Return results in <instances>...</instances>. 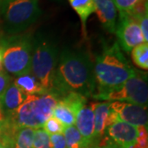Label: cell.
Here are the masks:
<instances>
[{"label": "cell", "instance_id": "1", "mask_svg": "<svg viewBox=\"0 0 148 148\" xmlns=\"http://www.w3.org/2000/svg\"><path fill=\"white\" fill-rule=\"evenodd\" d=\"M93 63L87 53L64 49L58 56L53 80V90L60 99L75 93L86 98L95 93Z\"/></svg>", "mask_w": 148, "mask_h": 148}, {"label": "cell", "instance_id": "2", "mask_svg": "<svg viewBox=\"0 0 148 148\" xmlns=\"http://www.w3.org/2000/svg\"><path fill=\"white\" fill-rule=\"evenodd\" d=\"M93 70L95 89H97L94 95L116 90L136 72L127 62L116 42L111 46L104 48L102 53L95 58Z\"/></svg>", "mask_w": 148, "mask_h": 148}, {"label": "cell", "instance_id": "3", "mask_svg": "<svg viewBox=\"0 0 148 148\" xmlns=\"http://www.w3.org/2000/svg\"><path fill=\"white\" fill-rule=\"evenodd\" d=\"M58 100V95L52 91L42 95H27L15 114L8 117L18 128H42L45 122L53 115V111Z\"/></svg>", "mask_w": 148, "mask_h": 148}, {"label": "cell", "instance_id": "4", "mask_svg": "<svg viewBox=\"0 0 148 148\" xmlns=\"http://www.w3.org/2000/svg\"><path fill=\"white\" fill-rule=\"evenodd\" d=\"M58 59L54 43L43 35H37L32 40L31 73L46 92L53 90V80Z\"/></svg>", "mask_w": 148, "mask_h": 148}, {"label": "cell", "instance_id": "5", "mask_svg": "<svg viewBox=\"0 0 148 148\" xmlns=\"http://www.w3.org/2000/svg\"><path fill=\"white\" fill-rule=\"evenodd\" d=\"M32 40L29 34H17L2 40L3 68L7 73L18 77L31 73Z\"/></svg>", "mask_w": 148, "mask_h": 148}, {"label": "cell", "instance_id": "6", "mask_svg": "<svg viewBox=\"0 0 148 148\" xmlns=\"http://www.w3.org/2000/svg\"><path fill=\"white\" fill-rule=\"evenodd\" d=\"M0 8L3 29L10 36L25 32L41 13L38 0H6Z\"/></svg>", "mask_w": 148, "mask_h": 148}, {"label": "cell", "instance_id": "7", "mask_svg": "<svg viewBox=\"0 0 148 148\" xmlns=\"http://www.w3.org/2000/svg\"><path fill=\"white\" fill-rule=\"evenodd\" d=\"M95 100L105 101H125L135 105L147 107L148 86L147 74L136 71L133 76L118 89L105 94L92 96Z\"/></svg>", "mask_w": 148, "mask_h": 148}, {"label": "cell", "instance_id": "8", "mask_svg": "<svg viewBox=\"0 0 148 148\" xmlns=\"http://www.w3.org/2000/svg\"><path fill=\"white\" fill-rule=\"evenodd\" d=\"M138 127L123 121L114 122L96 143L104 148H131L136 143Z\"/></svg>", "mask_w": 148, "mask_h": 148}, {"label": "cell", "instance_id": "9", "mask_svg": "<svg viewBox=\"0 0 148 148\" xmlns=\"http://www.w3.org/2000/svg\"><path fill=\"white\" fill-rule=\"evenodd\" d=\"M114 33H116L117 44L119 48L127 52L137 45L146 43L137 20L127 14H119Z\"/></svg>", "mask_w": 148, "mask_h": 148}, {"label": "cell", "instance_id": "10", "mask_svg": "<svg viewBox=\"0 0 148 148\" xmlns=\"http://www.w3.org/2000/svg\"><path fill=\"white\" fill-rule=\"evenodd\" d=\"M87 103V98L83 95L69 93L58 100L53 111V117L63 123L65 127L75 124L77 112Z\"/></svg>", "mask_w": 148, "mask_h": 148}, {"label": "cell", "instance_id": "11", "mask_svg": "<svg viewBox=\"0 0 148 148\" xmlns=\"http://www.w3.org/2000/svg\"><path fill=\"white\" fill-rule=\"evenodd\" d=\"M110 106L115 113L118 120L136 127H147V107L125 101H112Z\"/></svg>", "mask_w": 148, "mask_h": 148}, {"label": "cell", "instance_id": "12", "mask_svg": "<svg viewBox=\"0 0 148 148\" xmlns=\"http://www.w3.org/2000/svg\"><path fill=\"white\" fill-rule=\"evenodd\" d=\"M96 102L86 104L76 116L75 126L83 138L86 147L93 142L95 131V106Z\"/></svg>", "mask_w": 148, "mask_h": 148}, {"label": "cell", "instance_id": "13", "mask_svg": "<svg viewBox=\"0 0 148 148\" xmlns=\"http://www.w3.org/2000/svg\"><path fill=\"white\" fill-rule=\"evenodd\" d=\"M110 102H96L95 106V131L93 142H98L106 134L107 128L118 121L116 114L110 106Z\"/></svg>", "mask_w": 148, "mask_h": 148}, {"label": "cell", "instance_id": "14", "mask_svg": "<svg viewBox=\"0 0 148 148\" xmlns=\"http://www.w3.org/2000/svg\"><path fill=\"white\" fill-rule=\"evenodd\" d=\"M27 96L12 81L3 93L0 95V108L6 116L12 115L26 100Z\"/></svg>", "mask_w": 148, "mask_h": 148}, {"label": "cell", "instance_id": "15", "mask_svg": "<svg viewBox=\"0 0 148 148\" xmlns=\"http://www.w3.org/2000/svg\"><path fill=\"white\" fill-rule=\"evenodd\" d=\"M95 12L102 26L110 33H114L118 22V12L111 0H93Z\"/></svg>", "mask_w": 148, "mask_h": 148}, {"label": "cell", "instance_id": "16", "mask_svg": "<svg viewBox=\"0 0 148 148\" xmlns=\"http://www.w3.org/2000/svg\"><path fill=\"white\" fill-rule=\"evenodd\" d=\"M13 82L16 86L27 95H42L47 93L31 73L16 77Z\"/></svg>", "mask_w": 148, "mask_h": 148}, {"label": "cell", "instance_id": "17", "mask_svg": "<svg viewBox=\"0 0 148 148\" xmlns=\"http://www.w3.org/2000/svg\"><path fill=\"white\" fill-rule=\"evenodd\" d=\"M71 7L77 12L81 19L83 36H86V21L88 17L95 12L93 0H69Z\"/></svg>", "mask_w": 148, "mask_h": 148}, {"label": "cell", "instance_id": "18", "mask_svg": "<svg viewBox=\"0 0 148 148\" xmlns=\"http://www.w3.org/2000/svg\"><path fill=\"white\" fill-rule=\"evenodd\" d=\"M36 129L20 127L14 133L9 148H34L33 139Z\"/></svg>", "mask_w": 148, "mask_h": 148}, {"label": "cell", "instance_id": "19", "mask_svg": "<svg viewBox=\"0 0 148 148\" xmlns=\"http://www.w3.org/2000/svg\"><path fill=\"white\" fill-rule=\"evenodd\" d=\"M66 148H86L83 138L75 125L65 127L63 132Z\"/></svg>", "mask_w": 148, "mask_h": 148}, {"label": "cell", "instance_id": "20", "mask_svg": "<svg viewBox=\"0 0 148 148\" xmlns=\"http://www.w3.org/2000/svg\"><path fill=\"white\" fill-rule=\"evenodd\" d=\"M132 58L136 66L144 70L148 69V45L143 43L134 47L132 50Z\"/></svg>", "mask_w": 148, "mask_h": 148}, {"label": "cell", "instance_id": "21", "mask_svg": "<svg viewBox=\"0 0 148 148\" xmlns=\"http://www.w3.org/2000/svg\"><path fill=\"white\" fill-rule=\"evenodd\" d=\"M42 127L49 135H53L63 133L65 126L62 122L58 120L55 117H50L45 122Z\"/></svg>", "mask_w": 148, "mask_h": 148}, {"label": "cell", "instance_id": "22", "mask_svg": "<svg viewBox=\"0 0 148 148\" xmlns=\"http://www.w3.org/2000/svg\"><path fill=\"white\" fill-rule=\"evenodd\" d=\"M34 148H51L49 135L43 128L36 129L33 139Z\"/></svg>", "mask_w": 148, "mask_h": 148}, {"label": "cell", "instance_id": "23", "mask_svg": "<svg viewBox=\"0 0 148 148\" xmlns=\"http://www.w3.org/2000/svg\"><path fill=\"white\" fill-rule=\"evenodd\" d=\"M119 14H129L139 0H111Z\"/></svg>", "mask_w": 148, "mask_h": 148}, {"label": "cell", "instance_id": "24", "mask_svg": "<svg viewBox=\"0 0 148 148\" xmlns=\"http://www.w3.org/2000/svg\"><path fill=\"white\" fill-rule=\"evenodd\" d=\"M131 148H148L147 127H138L137 141Z\"/></svg>", "mask_w": 148, "mask_h": 148}, {"label": "cell", "instance_id": "25", "mask_svg": "<svg viewBox=\"0 0 148 148\" xmlns=\"http://www.w3.org/2000/svg\"><path fill=\"white\" fill-rule=\"evenodd\" d=\"M136 20L139 24V27L141 28V31L143 33V38L145 42L147 43L148 41V17L147 13H145L142 16H138Z\"/></svg>", "mask_w": 148, "mask_h": 148}, {"label": "cell", "instance_id": "26", "mask_svg": "<svg viewBox=\"0 0 148 148\" xmlns=\"http://www.w3.org/2000/svg\"><path fill=\"white\" fill-rule=\"evenodd\" d=\"M51 148H66L65 139L63 133L49 135Z\"/></svg>", "mask_w": 148, "mask_h": 148}, {"label": "cell", "instance_id": "27", "mask_svg": "<svg viewBox=\"0 0 148 148\" xmlns=\"http://www.w3.org/2000/svg\"><path fill=\"white\" fill-rule=\"evenodd\" d=\"M12 81V78L5 71H3L0 73V95L3 93V91L5 90Z\"/></svg>", "mask_w": 148, "mask_h": 148}, {"label": "cell", "instance_id": "28", "mask_svg": "<svg viewBox=\"0 0 148 148\" xmlns=\"http://www.w3.org/2000/svg\"><path fill=\"white\" fill-rule=\"evenodd\" d=\"M6 120V114H4V112L2 110V109L0 108V130L3 127L4 123Z\"/></svg>", "mask_w": 148, "mask_h": 148}, {"label": "cell", "instance_id": "29", "mask_svg": "<svg viewBox=\"0 0 148 148\" xmlns=\"http://www.w3.org/2000/svg\"><path fill=\"white\" fill-rule=\"evenodd\" d=\"M4 71L3 68V47L0 42V73Z\"/></svg>", "mask_w": 148, "mask_h": 148}, {"label": "cell", "instance_id": "30", "mask_svg": "<svg viewBox=\"0 0 148 148\" xmlns=\"http://www.w3.org/2000/svg\"><path fill=\"white\" fill-rule=\"evenodd\" d=\"M86 148H104L101 147L98 143H96V142H92V143H90V145H88L87 147Z\"/></svg>", "mask_w": 148, "mask_h": 148}, {"label": "cell", "instance_id": "31", "mask_svg": "<svg viewBox=\"0 0 148 148\" xmlns=\"http://www.w3.org/2000/svg\"><path fill=\"white\" fill-rule=\"evenodd\" d=\"M0 148H8V147H4V146H3V145H1V144H0Z\"/></svg>", "mask_w": 148, "mask_h": 148}, {"label": "cell", "instance_id": "32", "mask_svg": "<svg viewBox=\"0 0 148 148\" xmlns=\"http://www.w3.org/2000/svg\"><path fill=\"white\" fill-rule=\"evenodd\" d=\"M2 3H3V0H0V7L2 5Z\"/></svg>", "mask_w": 148, "mask_h": 148}, {"label": "cell", "instance_id": "33", "mask_svg": "<svg viewBox=\"0 0 148 148\" xmlns=\"http://www.w3.org/2000/svg\"><path fill=\"white\" fill-rule=\"evenodd\" d=\"M3 1H6V0H3Z\"/></svg>", "mask_w": 148, "mask_h": 148}]
</instances>
